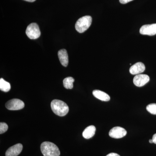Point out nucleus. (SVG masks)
I'll return each mask as SVG.
<instances>
[{
    "label": "nucleus",
    "instance_id": "f257e3e1",
    "mask_svg": "<svg viewBox=\"0 0 156 156\" xmlns=\"http://www.w3.org/2000/svg\"><path fill=\"white\" fill-rule=\"evenodd\" d=\"M51 107L53 112L59 116H65L69 111V107L65 102L57 99L52 101Z\"/></svg>",
    "mask_w": 156,
    "mask_h": 156
},
{
    "label": "nucleus",
    "instance_id": "f03ea898",
    "mask_svg": "<svg viewBox=\"0 0 156 156\" xmlns=\"http://www.w3.org/2000/svg\"><path fill=\"white\" fill-rule=\"evenodd\" d=\"M41 151L44 156H59L60 152L58 147L53 143L45 141L42 143Z\"/></svg>",
    "mask_w": 156,
    "mask_h": 156
},
{
    "label": "nucleus",
    "instance_id": "7ed1b4c3",
    "mask_svg": "<svg viewBox=\"0 0 156 156\" xmlns=\"http://www.w3.org/2000/svg\"><path fill=\"white\" fill-rule=\"evenodd\" d=\"M92 22V18L90 16H85L78 19L76 22L75 28L80 33H83L89 29Z\"/></svg>",
    "mask_w": 156,
    "mask_h": 156
},
{
    "label": "nucleus",
    "instance_id": "20e7f679",
    "mask_svg": "<svg viewBox=\"0 0 156 156\" xmlns=\"http://www.w3.org/2000/svg\"><path fill=\"white\" fill-rule=\"evenodd\" d=\"M27 36L30 39L38 38L41 34L38 25L36 23H31L28 25L26 30Z\"/></svg>",
    "mask_w": 156,
    "mask_h": 156
},
{
    "label": "nucleus",
    "instance_id": "39448f33",
    "mask_svg": "<svg viewBox=\"0 0 156 156\" xmlns=\"http://www.w3.org/2000/svg\"><path fill=\"white\" fill-rule=\"evenodd\" d=\"M5 106L9 110H19L24 108V103L20 99H12L6 103Z\"/></svg>",
    "mask_w": 156,
    "mask_h": 156
},
{
    "label": "nucleus",
    "instance_id": "423d86ee",
    "mask_svg": "<svg viewBox=\"0 0 156 156\" xmlns=\"http://www.w3.org/2000/svg\"><path fill=\"white\" fill-rule=\"evenodd\" d=\"M127 134V131L124 128L115 127L112 128L109 132V135L112 138L119 139L122 138Z\"/></svg>",
    "mask_w": 156,
    "mask_h": 156
},
{
    "label": "nucleus",
    "instance_id": "0eeeda50",
    "mask_svg": "<svg viewBox=\"0 0 156 156\" xmlns=\"http://www.w3.org/2000/svg\"><path fill=\"white\" fill-rule=\"evenodd\" d=\"M141 34L154 36L156 34V23L143 26L140 29Z\"/></svg>",
    "mask_w": 156,
    "mask_h": 156
},
{
    "label": "nucleus",
    "instance_id": "6e6552de",
    "mask_svg": "<svg viewBox=\"0 0 156 156\" xmlns=\"http://www.w3.org/2000/svg\"><path fill=\"white\" fill-rule=\"evenodd\" d=\"M150 81V77L147 75H136L133 79V83L137 87H142L144 86Z\"/></svg>",
    "mask_w": 156,
    "mask_h": 156
},
{
    "label": "nucleus",
    "instance_id": "1a4fd4ad",
    "mask_svg": "<svg viewBox=\"0 0 156 156\" xmlns=\"http://www.w3.org/2000/svg\"><path fill=\"white\" fill-rule=\"evenodd\" d=\"M23 145L21 144H17L8 149L6 151V156H17L20 154L23 150Z\"/></svg>",
    "mask_w": 156,
    "mask_h": 156
},
{
    "label": "nucleus",
    "instance_id": "9d476101",
    "mask_svg": "<svg viewBox=\"0 0 156 156\" xmlns=\"http://www.w3.org/2000/svg\"><path fill=\"white\" fill-rule=\"evenodd\" d=\"M145 70L144 64L141 62H138L132 66L129 69L130 73L132 75L140 74Z\"/></svg>",
    "mask_w": 156,
    "mask_h": 156
},
{
    "label": "nucleus",
    "instance_id": "9b49d317",
    "mask_svg": "<svg viewBox=\"0 0 156 156\" xmlns=\"http://www.w3.org/2000/svg\"><path fill=\"white\" fill-rule=\"evenodd\" d=\"M58 56L61 64L65 67H66L69 63L68 55L67 51L65 49H62L59 50L58 53Z\"/></svg>",
    "mask_w": 156,
    "mask_h": 156
},
{
    "label": "nucleus",
    "instance_id": "f8f14e48",
    "mask_svg": "<svg viewBox=\"0 0 156 156\" xmlns=\"http://www.w3.org/2000/svg\"><path fill=\"white\" fill-rule=\"evenodd\" d=\"M92 94L96 98L102 101H108L110 100V97L108 94L100 90H94L92 92Z\"/></svg>",
    "mask_w": 156,
    "mask_h": 156
},
{
    "label": "nucleus",
    "instance_id": "ddd939ff",
    "mask_svg": "<svg viewBox=\"0 0 156 156\" xmlns=\"http://www.w3.org/2000/svg\"><path fill=\"white\" fill-rule=\"evenodd\" d=\"M96 128L95 126H90L87 127L83 133V136L87 139H90L95 135Z\"/></svg>",
    "mask_w": 156,
    "mask_h": 156
},
{
    "label": "nucleus",
    "instance_id": "4468645a",
    "mask_svg": "<svg viewBox=\"0 0 156 156\" xmlns=\"http://www.w3.org/2000/svg\"><path fill=\"white\" fill-rule=\"evenodd\" d=\"M11 85L9 82L1 78L0 79V89L4 92H8L11 89Z\"/></svg>",
    "mask_w": 156,
    "mask_h": 156
},
{
    "label": "nucleus",
    "instance_id": "2eb2a0df",
    "mask_svg": "<svg viewBox=\"0 0 156 156\" xmlns=\"http://www.w3.org/2000/svg\"><path fill=\"white\" fill-rule=\"evenodd\" d=\"M75 80L72 77H68L64 79L63 81V86L66 89H71L73 87V83Z\"/></svg>",
    "mask_w": 156,
    "mask_h": 156
},
{
    "label": "nucleus",
    "instance_id": "dca6fc26",
    "mask_svg": "<svg viewBox=\"0 0 156 156\" xmlns=\"http://www.w3.org/2000/svg\"><path fill=\"white\" fill-rule=\"evenodd\" d=\"M147 110L153 115H156V104L152 103L147 106Z\"/></svg>",
    "mask_w": 156,
    "mask_h": 156
},
{
    "label": "nucleus",
    "instance_id": "f3484780",
    "mask_svg": "<svg viewBox=\"0 0 156 156\" xmlns=\"http://www.w3.org/2000/svg\"><path fill=\"white\" fill-rule=\"evenodd\" d=\"M8 125L5 123L1 122L0 123V134H2L5 133L8 130Z\"/></svg>",
    "mask_w": 156,
    "mask_h": 156
},
{
    "label": "nucleus",
    "instance_id": "a211bd4d",
    "mask_svg": "<svg viewBox=\"0 0 156 156\" xmlns=\"http://www.w3.org/2000/svg\"><path fill=\"white\" fill-rule=\"evenodd\" d=\"M132 1L133 0H119V2L121 4H126Z\"/></svg>",
    "mask_w": 156,
    "mask_h": 156
},
{
    "label": "nucleus",
    "instance_id": "6ab92c4d",
    "mask_svg": "<svg viewBox=\"0 0 156 156\" xmlns=\"http://www.w3.org/2000/svg\"><path fill=\"white\" fill-rule=\"evenodd\" d=\"M106 156H120L118 154L116 153H110L108 154Z\"/></svg>",
    "mask_w": 156,
    "mask_h": 156
},
{
    "label": "nucleus",
    "instance_id": "aec40b11",
    "mask_svg": "<svg viewBox=\"0 0 156 156\" xmlns=\"http://www.w3.org/2000/svg\"><path fill=\"white\" fill-rule=\"evenodd\" d=\"M154 143L156 144V134H155L152 137Z\"/></svg>",
    "mask_w": 156,
    "mask_h": 156
},
{
    "label": "nucleus",
    "instance_id": "412c9836",
    "mask_svg": "<svg viewBox=\"0 0 156 156\" xmlns=\"http://www.w3.org/2000/svg\"><path fill=\"white\" fill-rule=\"evenodd\" d=\"M24 1H26V2H35L36 0H24Z\"/></svg>",
    "mask_w": 156,
    "mask_h": 156
},
{
    "label": "nucleus",
    "instance_id": "4be33fe9",
    "mask_svg": "<svg viewBox=\"0 0 156 156\" xmlns=\"http://www.w3.org/2000/svg\"><path fill=\"white\" fill-rule=\"evenodd\" d=\"M149 142L151 144L154 143L153 140V139H152L150 140Z\"/></svg>",
    "mask_w": 156,
    "mask_h": 156
}]
</instances>
